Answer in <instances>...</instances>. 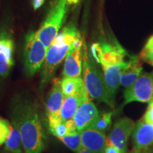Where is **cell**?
Returning a JSON list of instances; mask_svg holds the SVG:
<instances>
[{
  "label": "cell",
  "mask_w": 153,
  "mask_h": 153,
  "mask_svg": "<svg viewBox=\"0 0 153 153\" xmlns=\"http://www.w3.org/2000/svg\"><path fill=\"white\" fill-rule=\"evenodd\" d=\"M123 106L137 101L150 104L153 101V71L143 72L133 85L126 88Z\"/></svg>",
  "instance_id": "8992f818"
},
{
  "label": "cell",
  "mask_w": 153,
  "mask_h": 153,
  "mask_svg": "<svg viewBox=\"0 0 153 153\" xmlns=\"http://www.w3.org/2000/svg\"><path fill=\"white\" fill-rule=\"evenodd\" d=\"M135 125V123L131 118H120L114 124L109 136L107 137V140L117 148L120 153L127 152L128 140L133 133Z\"/></svg>",
  "instance_id": "30bf717a"
},
{
  "label": "cell",
  "mask_w": 153,
  "mask_h": 153,
  "mask_svg": "<svg viewBox=\"0 0 153 153\" xmlns=\"http://www.w3.org/2000/svg\"><path fill=\"white\" fill-rule=\"evenodd\" d=\"M99 116V111L90 97L81 102L74 114L73 120L78 131L90 128Z\"/></svg>",
  "instance_id": "7c38bea8"
},
{
  "label": "cell",
  "mask_w": 153,
  "mask_h": 153,
  "mask_svg": "<svg viewBox=\"0 0 153 153\" xmlns=\"http://www.w3.org/2000/svg\"><path fill=\"white\" fill-rule=\"evenodd\" d=\"M88 97H91L89 95L85 96V97H82L79 95L65 97L62 108H61V120L62 122H66L69 120L72 119L82 101Z\"/></svg>",
  "instance_id": "ac0fdd59"
},
{
  "label": "cell",
  "mask_w": 153,
  "mask_h": 153,
  "mask_svg": "<svg viewBox=\"0 0 153 153\" xmlns=\"http://www.w3.org/2000/svg\"><path fill=\"white\" fill-rule=\"evenodd\" d=\"M79 36H81L75 24L70 23L55 37L48 48L46 57L42 67V85H45L53 77L57 68L70 52L74 41Z\"/></svg>",
  "instance_id": "7a4b0ae2"
},
{
  "label": "cell",
  "mask_w": 153,
  "mask_h": 153,
  "mask_svg": "<svg viewBox=\"0 0 153 153\" xmlns=\"http://www.w3.org/2000/svg\"><path fill=\"white\" fill-rule=\"evenodd\" d=\"M45 0H33V6L34 9H37L43 5Z\"/></svg>",
  "instance_id": "83f0119b"
},
{
  "label": "cell",
  "mask_w": 153,
  "mask_h": 153,
  "mask_svg": "<svg viewBox=\"0 0 153 153\" xmlns=\"http://www.w3.org/2000/svg\"><path fill=\"white\" fill-rule=\"evenodd\" d=\"M82 46L83 41L81 36H79L74 41L70 52L65 57L62 72L63 76H81L82 70Z\"/></svg>",
  "instance_id": "8fae6325"
},
{
  "label": "cell",
  "mask_w": 153,
  "mask_h": 153,
  "mask_svg": "<svg viewBox=\"0 0 153 153\" xmlns=\"http://www.w3.org/2000/svg\"><path fill=\"white\" fill-rule=\"evenodd\" d=\"M94 59L101 66H108L118 64L125 61L127 53L121 45L116 42L106 41L93 44L91 48Z\"/></svg>",
  "instance_id": "52a82bcc"
},
{
  "label": "cell",
  "mask_w": 153,
  "mask_h": 153,
  "mask_svg": "<svg viewBox=\"0 0 153 153\" xmlns=\"http://www.w3.org/2000/svg\"><path fill=\"white\" fill-rule=\"evenodd\" d=\"M143 67L137 56H130L128 65L122 72L120 84L122 87L127 88L136 81L142 73Z\"/></svg>",
  "instance_id": "2e32d148"
},
{
  "label": "cell",
  "mask_w": 153,
  "mask_h": 153,
  "mask_svg": "<svg viewBox=\"0 0 153 153\" xmlns=\"http://www.w3.org/2000/svg\"><path fill=\"white\" fill-rule=\"evenodd\" d=\"M48 48L36 36L30 31L25 38L24 60L26 75L32 76L41 70L45 61Z\"/></svg>",
  "instance_id": "5b68a950"
},
{
  "label": "cell",
  "mask_w": 153,
  "mask_h": 153,
  "mask_svg": "<svg viewBox=\"0 0 153 153\" xmlns=\"http://www.w3.org/2000/svg\"><path fill=\"white\" fill-rule=\"evenodd\" d=\"M140 58L153 67V35L147 41L140 54Z\"/></svg>",
  "instance_id": "603a6c76"
},
{
  "label": "cell",
  "mask_w": 153,
  "mask_h": 153,
  "mask_svg": "<svg viewBox=\"0 0 153 153\" xmlns=\"http://www.w3.org/2000/svg\"><path fill=\"white\" fill-rule=\"evenodd\" d=\"M72 5L70 0H57L51 7L43 24L36 33L39 40L49 48L55 37L58 35L66 19L69 7Z\"/></svg>",
  "instance_id": "277c9868"
},
{
  "label": "cell",
  "mask_w": 153,
  "mask_h": 153,
  "mask_svg": "<svg viewBox=\"0 0 153 153\" xmlns=\"http://www.w3.org/2000/svg\"><path fill=\"white\" fill-rule=\"evenodd\" d=\"M11 131L10 123L7 120L0 118V146L5 144Z\"/></svg>",
  "instance_id": "cb8c5ba5"
},
{
  "label": "cell",
  "mask_w": 153,
  "mask_h": 153,
  "mask_svg": "<svg viewBox=\"0 0 153 153\" xmlns=\"http://www.w3.org/2000/svg\"><path fill=\"white\" fill-rule=\"evenodd\" d=\"M143 118L145 120H147V121L153 123V101L151 102L150 104H149V106Z\"/></svg>",
  "instance_id": "d4e9b609"
},
{
  "label": "cell",
  "mask_w": 153,
  "mask_h": 153,
  "mask_svg": "<svg viewBox=\"0 0 153 153\" xmlns=\"http://www.w3.org/2000/svg\"><path fill=\"white\" fill-rule=\"evenodd\" d=\"M112 115L113 114L111 112H106L102 114H99L98 118L90 128L105 132L110 127L111 124Z\"/></svg>",
  "instance_id": "7402d4cb"
},
{
  "label": "cell",
  "mask_w": 153,
  "mask_h": 153,
  "mask_svg": "<svg viewBox=\"0 0 153 153\" xmlns=\"http://www.w3.org/2000/svg\"><path fill=\"white\" fill-rule=\"evenodd\" d=\"M8 153H10V152H8Z\"/></svg>",
  "instance_id": "f546056e"
},
{
  "label": "cell",
  "mask_w": 153,
  "mask_h": 153,
  "mask_svg": "<svg viewBox=\"0 0 153 153\" xmlns=\"http://www.w3.org/2000/svg\"><path fill=\"white\" fill-rule=\"evenodd\" d=\"M106 143L107 144L106 148H105L104 153H120L118 149L116 148L114 145H113L108 140H106Z\"/></svg>",
  "instance_id": "484cf974"
},
{
  "label": "cell",
  "mask_w": 153,
  "mask_h": 153,
  "mask_svg": "<svg viewBox=\"0 0 153 153\" xmlns=\"http://www.w3.org/2000/svg\"><path fill=\"white\" fill-rule=\"evenodd\" d=\"M14 41L9 30H0V87L14 65Z\"/></svg>",
  "instance_id": "ba28073f"
},
{
  "label": "cell",
  "mask_w": 153,
  "mask_h": 153,
  "mask_svg": "<svg viewBox=\"0 0 153 153\" xmlns=\"http://www.w3.org/2000/svg\"><path fill=\"white\" fill-rule=\"evenodd\" d=\"M130 153H153V149L148 148L142 149V150H133V152Z\"/></svg>",
  "instance_id": "4316f807"
},
{
  "label": "cell",
  "mask_w": 153,
  "mask_h": 153,
  "mask_svg": "<svg viewBox=\"0 0 153 153\" xmlns=\"http://www.w3.org/2000/svg\"><path fill=\"white\" fill-rule=\"evenodd\" d=\"M76 131H77V129L76 128L73 118L69 120L66 122H60L55 128L50 130L51 133L54 136L56 137L57 138H58L60 137L65 136L67 134L72 133V132H74Z\"/></svg>",
  "instance_id": "44dd1931"
},
{
  "label": "cell",
  "mask_w": 153,
  "mask_h": 153,
  "mask_svg": "<svg viewBox=\"0 0 153 153\" xmlns=\"http://www.w3.org/2000/svg\"><path fill=\"white\" fill-rule=\"evenodd\" d=\"M58 139L73 152H76L82 147L81 135L78 131L67 134L65 136L58 137Z\"/></svg>",
  "instance_id": "ffe728a7"
},
{
  "label": "cell",
  "mask_w": 153,
  "mask_h": 153,
  "mask_svg": "<svg viewBox=\"0 0 153 153\" xmlns=\"http://www.w3.org/2000/svg\"><path fill=\"white\" fill-rule=\"evenodd\" d=\"M11 118L18 124L25 153H42L45 135L36 104L29 99L16 97L10 108Z\"/></svg>",
  "instance_id": "6da1fadb"
},
{
  "label": "cell",
  "mask_w": 153,
  "mask_h": 153,
  "mask_svg": "<svg viewBox=\"0 0 153 153\" xmlns=\"http://www.w3.org/2000/svg\"><path fill=\"white\" fill-rule=\"evenodd\" d=\"M129 59L118 64L108 66H102L104 77L108 92L113 99H115L116 91L120 85V78L122 72L128 64Z\"/></svg>",
  "instance_id": "9a60e30c"
},
{
  "label": "cell",
  "mask_w": 153,
  "mask_h": 153,
  "mask_svg": "<svg viewBox=\"0 0 153 153\" xmlns=\"http://www.w3.org/2000/svg\"><path fill=\"white\" fill-rule=\"evenodd\" d=\"M84 51L82 53V70L83 80L91 98L99 102H104L114 108V99L111 97L105 82L104 74L96 66L93 59L87 54L83 42Z\"/></svg>",
  "instance_id": "3957f363"
},
{
  "label": "cell",
  "mask_w": 153,
  "mask_h": 153,
  "mask_svg": "<svg viewBox=\"0 0 153 153\" xmlns=\"http://www.w3.org/2000/svg\"><path fill=\"white\" fill-rule=\"evenodd\" d=\"M61 87L65 97L79 95L82 97L89 95L85 82L81 76L77 77H69L63 76L61 80Z\"/></svg>",
  "instance_id": "e0dca14e"
},
{
  "label": "cell",
  "mask_w": 153,
  "mask_h": 153,
  "mask_svg": "<svg viewBox=\"0 0 153 153\" xmlns=\"http://www.w3.org/2000/svg\"><path fill=\"white\" fill-rule=\"evenodd\" d=\"M79 132L82 146L91 153H104L107 144L104 132L93 128H87Z\"/></svg>",
  "instance_id": "5bb4252c"
},
{
  "label": "cell",
  "mask_w": 153,
  "mask_h": 153,
  "mask_svg": "<svg viewBox=\"0 0 153 153\" xmlns=\"http://www.w3.org/2000/svg\"><path fill=\"white\" fill-rule=\"evenodd\" d=\"M76 153H91V152L89 150H88L87 148H85V147L82 146V148H80L77 152H76Z\"/></svg>",
  "instance_id": "f1b7e54d"
},
{
  "label": "cell",
  "mask_w": 153,
  "mask_h": 153,
  "mask_svg": "<svg viewBox=\"0 0 153 153\" xmlns=\"http://www.w3.org/2000/svg\"><path fill=\"white\" fill-rule=\"evenodd\" d=\"M11 131L5 143V150L10 153H23V144L21 133L16 121L11 118Z\"/></svg>",
  "instance_id": "d6986e66"
},
{
  "label": "cell",
  "mask_w": 153,
  "mask_h": 153,
  "mask_svg": "<svg viewBox=\"0 0 153 153\" xmlns=\"http://www.w3.org/2000/svg\"><path fill=\"white\" fill-rule=\"evenodd\" d=\"M133 150L150 148L153 145V123L142 118L135 123L132 133Z\"/></svg>",
  "instance_id": "4fadbf2b"
},
{
  "label": "cell",
  "mask_w": 153,
  "mask_h": 153,
  "mask_svg": "<svg viewBox=\"0 0 153 153\" xmlns=\"http://www.w3.org/2000/svg\"><path fill=\"white\" fill-rule=\"evenodd\" d=\"M64 97L61 87V80L56 78L53 83L52 89L50 91L46 103V114L49 130L53 129L62 122L61 108Z\"/></svg>",
  "instance_id": "9c48e42d"
}]
</instances>
